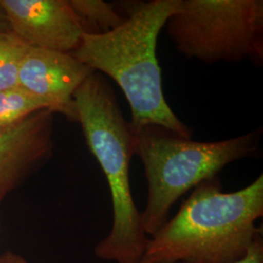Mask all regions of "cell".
I'll use <instances>...</instances> for the list:
<instances>
[{
  "label": "cell",
  "mask_w": 263,
  "mask_h": 263,
  "mask_svg": "<svg viewBox=\"0 0 263 263\" xmlns=\"http://www.w3.org/2000/svg\"><path fill=\"white\" fill-rule=\"evenodd\" d=\"M76 121L107 181L112 203L111 229L95 247V255L116 263H141L149 237L130 185L136 134L124 118L117 97L103 76L94 72L73 95Z\"/></svg>",
  "instance_id": "3"
},
{
  "label": "cell",
  "mask_w": 263,
  "mask_h": 263,
  "mask_svg": "<svg viewBox=\"0 0 263 263\" xmlns=\"http://www.w3.org/2000/svg\"><path fill=\"white\" fill-rule=\"evenodd\" d=\"M10 30L30 47L72 54L85 33L68 0H0Z\"/></svg>",
  "instance_id": "6"
},
{
  "label": "cell",
  "mask_w": 263,
  "mask_h": 263,
  "mask_svg": "<svg viewBox=\"0 0 263 263\" xmlns=\"http://www.w3.org/2000/svg\"><path fill=\"white\" fill-rule=\"evenodd\" d=\"M42 109L50 108L44 102L19 86L0 91V132L14 127Z\"/></svg>",
  "instance_id": "10"
},
{
  "label": "cell",
  "mask_w": 263,
  "mask_h": 263,
  "mask_svg": "<svg viewBox=\"0 0 263 263\" xmlns=\"http://www.w3.org/2000/svg\"><path fill=\"white\" fill-rule=\"evenodd\" d=\"M235 263H263V236L257 237L244 256Z\"/></svg>",
  "instance_id": "12"
},
{
  "label": "cell",
  "mask_w": 263,
  "mask_h": 263,
  "mask_svg": "<svg viewBox=\"0 0 263 263\" xmlns=\"http://www.w3.org/2000/svg\"><path fill=\"white\" fill-rule=\"evenodd\" d=\"M136 134V151L144 167L147 202L141 213L151 237L169 219L175 203L204 180L216 178L237 160L258 152L259 130L219 141H194L168 129L148 125Z\"/></svg>",
  "instance_id": "4"
},
{
  "label": "cell",
  "mask_w": 263,
  "mask_h": 263,
  "mask_svg": "<svg viewBox=\"0 0 263 263\" xmlns=\"http://www.w3.org/2000/svg\"><path fill=\"white\" fill-rule=\"evenodd\" d=\"M85 33L103 34L119 27L125 18L102 0H68Z\"/></svg>",
  "instance_id": "9"
},
{
  "label": "cell",
  "mask_w": 263,
  "mask_h": 263,
  "mask_svg": "<svg viewBox=\"0 0 263 263\" xmlns=\"http://www.w3.org/2000/svg\"><path fill=\"white\" fill-rule=\"evenodd\" d=\"M28 47L11 31L0 33V91L19 86L20 66Z\"/></svg>",
  "instance_id": "11"
},
{
  "label": "cell",
  "mask_w": 263,
  "mask_h": 263,
  "mask_svg": "<svg viewBox=\"0 0 263 263\" xmlns=\"http://www.w3.org/2000/svg\"><path fill=\"white\" fill-rule=\"evenodd\" d=\"M165 27L188 60L262 65V0H179Z\"/></svg>",
  "instance_id": "5"
},
{
  "label": "cell",
  "mask_w": 263,
  "mask_h": 263,
  "mask_svg": "<svg viewBox=\"0 0 263 263\" xmlns=\"http://www.w3.org/2000/svg\"><path fill=\"white\" fill-rule=\"evenodd\" d=\"M54 113L39 110L0 132V197H5L52 156Z\"/></svg>",
  "instance_id": "8"
},
{
  "label": "cell",
  "mask_w": 263,
  "mask_h": 263,
  "mask_svg": "<svg viewBox=\"0 0 263 263\" xmlns=\"http://www.w3.org/2000/svg\"><path fill=\"white\" fill-rule=\"evenodd\" d=\"M3 199H4V198L0 197V207H1V203H2V201H3Z\"/></svg>",
  "instance_id": "15"
},
{
  "label": "cell",
  "mask_w": 263,
  "mask_h": 263,
  "mask_svg": "<svg viewBox=\"0 0 263 263\" xmlns=\"http://www.w3.org/2000/svg\"><path fill=\"white\" fill-rule=\"evenodd\" d=\"M178 2L151 0L134 6L128 18L111 31L84 33L72 55L120 87L131 107L133 131L156 125L190 139L192 130L171 109L163 94L156 55L160 31Z\"/></svg>",
  "instance_id": "2"
},
{
  "label": "cell",
  "mask_w": 263,
  "mask_h": 263,
  "mask_svg": "<svg viewBox=\"0 0 263 263\" xmlns=\"http://www.w3.org/2000/svg\"><path fill=\"white\" fill-rule=\"evenodd\" d=\"M0 263H28V261L19 254L8 251L0 255Z\"/></svg>",
  "instance_id": "13"
},
{
  "label": "cell",
  "mask_w": 263,
  "mask_h": 263,
  "mask_svg": "<svg viewBox=\"0 0 263 263\" xmlns=\"http://www.w3.org/2000/svg\"><path fill=\"white\" fill-rule=\"evenodd\" d=\"M262 216V175L234 192L218 177L204 180L151 236L141 263L237 262L263 235Z\"/></svg>",
  "instance_id": "1"
},
{
  "label": "cell",
  "mask_w": 263,
  "mask_h": 263,
  "mask_svg": "<svg viewBox=\"0 0 263 263\" xmlns=\"http://www.w3.org/2000/svg\"><path fill=\"white\" fill-rule=\"evenodd\" d=\"M94 72L72 54L29 46L20 66L18 83L52 111L76 121L73 95Z\"/></svg>",
  "instance_id": "7"
},
{
  "label": "cell",
  "mask_w": 263,
  "mask_h": 263,
  "mask_svg": "<svg viewBox=\"0 0 263 263\" xmlns=\"http://www.w3.org/2000/svg\"><path fill=\"white\" fill-rule=\"evenodd\" d=\"M9 24H8V21L7 18L3 12L2 8L0 7V33H3V32H10Z\"/></svg>",
  "instance_id": "14"
}]
</instances>
